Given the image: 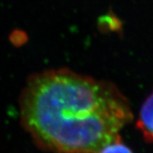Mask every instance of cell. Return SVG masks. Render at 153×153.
I'll return each mask as SVG.
<instances>
[{"mask_svg": "<svg viewBox=\"0 0 153 153\" xmlns=\"http://www.w3.org/2000/svg\"><path fill=\"white\" fill-rule=\"evenodd\" d=\"M99 153H133L131 149L122 141L120 136L115 141L105 146Z\"/></svg>", "mask_w": 153, "mask_h": 153, "instance_id": "obj_3", "label": "cell"}, {"mask_svg": "<svg viewBox=\"0 0 153 153\" xmlns=\"http://www.w3.org/2000/svg\"><path fill=\"white\" fill-rule=\"evenodd\" d=\"M20 114L33 142L52 153H99L133 117L113 83L66 68L30 76L20 97Z\"/></svg>", "mask_w": 153, "mask_h": 153, "instance_id": "obj_1", "label": "cell"}, {"mask_svg": "<svg viewBox=\"0 0 153 153\" xmlns=\"http://www.w3.org/2000/svg\"><path fill=\"white\" fill-rule=\"evenodd\" d=\"M136 128L146 142L153 143V91L146 99L140 108Z\"/></svg>", "mask_w": 153, "mask_h": 153, "instance_id": "obj_2", "label": "cell"}]
</instances>
